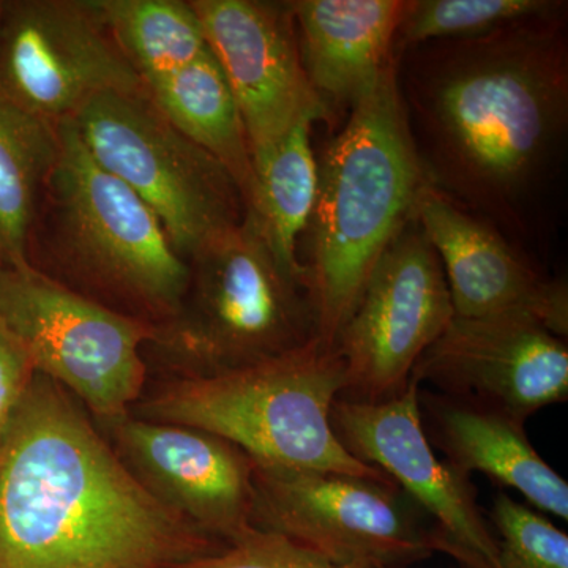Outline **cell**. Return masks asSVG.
Instances as JSON below:
<instances>
[{
	"instance_id": "obj_19",
	"label": "cell",
	"mask_w": 568,
	"mask_h": 568,
	"mask_svg": "<svg viewBox=\"0 0 568 568\" xmlns=\"http://www.w3.org/2000/svg\"><path fill=\"white\" fill-rule=\"evenodd\" d=\"M145 89L183 136L222 164L246 204L253 181L252 151L244 119L211 50Z\"/></svg>"
},
{
	"instance_id": "obj_6",
	"label": "cell",
	"mask_w": 568,
	"mask_h": 568,
	"mask_svg": "<svg viewBox=\"0 0 568 568\" xmlns=\"http://www.w3.org/2000/svg\"><path fill=\"white\" fill-rule=\"evenodd\" d=\"M181 310L148 346L215 375L268 361L317 339L308 284L276 260L246 215L189 261Z\"/></svg>"
},
{
	"instance_id": "obj_22",
	"label": "cell",
	"mask_w": 568,
	"mask_h": 568,
	"mask_svg": "<svg viewBox=\"0 0 568 568\" xmlns=\"http://www.w3.org/2000/svg\"><path fill=\"white\" fill-rule=\"evenodd\" d=\"M122 54L142 82L160 80L209 51L192 2L93 0Z\"/></svg>"
},
{
	"instance_id": "obj_4",
	"label": "cell",
	"mask_w": 568,
	"mask_h": 568,
	"mask_svg": "<svg viewBox=\"0 0 568 568\" xmlns=\"http://www.w3.org/2000/svg\"><path fill=\"white\" fill-rule=\"evenodd\" d=\"M58 126L61 148L33 224L29 263L43 257L59 272L52 278L73 282L71 290L155 327L166 324L189 290V263L155 213L85 151L71 123Z\"/></svg>"
},
{
	"instance_id": "obj_14",
	"label": "cell",
	"mask_w": 568,
	"mask_h": 568,
	"mask_svg": "<svg viewBox=\"0 0 568 568\" xmlns=\"http://www.w3.org/2000/svg\"><path fill=\"white\" fill-rule=\"evenodd\" d=\"M190 2L244 119L250 151L274 144L298 123L331 119L306 77L290 2Z\"/></svg>"
},
{
	"instance_id": "obj_3",
	"label": "cell",
	"mask_w": 568,
	"mask_h": 568,
	"mask_svg": "<svg viewBox=\"0 0 568 568\" xmlns=\"http://www.w3.org/2000/svg\"><path fill=\"white\" fill-rule=\"evenodd\" d=\"M317 163L310 297L317 338L334 347L381 254L416 216L429 185L410 134L395 61L349 108Z\"/></svg>"
},
{
	"instance_id": "obj_5",
	"label": "cell",
	"mask_w": 568,
	"mask_h": 568,
	"mask_svg": "<svg viewBox=\"0 0 568 568\" xmlns=\"http://www.w3.org/2000/svg\"><path fill=\"white\" fill-rule=\"evenodd\" d=\"M345 375L320 338L257 364L171 381L145 403L148 420L201 429L261 466L320 470L395 484L353 457L336 437L332 409Z\"/></svg>"
},
{
	"instance_id": "obj_9",
	"label": "cell",
	"mask_w": 568,
	"mask_h": 568,
	"mask_svg": "<svg viewBox=\"0 0 568 568\" xmlns=\"http://www.w3.org/2000/svg\"><path fill=\"white\" fill-rule=\"evenodd\" d=\"M253 495L254 528L336 568H407L440 552L432 523L395 484L253 463Z\"/></svg>"
},
{
	"instance_id": "obj_17",
	"label": "cell",
	"mask_w": 568,
	"mask_h": 568,
	"mask_svg": "<svg viewBox=\"0 0 568 568\" xmlns=\"http://www.w3.org/2000/svg\"><path fill=\"white\" fill-rule=\"evenodd\" d=\"M418 409L426 439L443 452L447 465L467 477L485 474L567 521L568 484L530 444L526 422L422 387Z\"/></svg>"
},
{
	"instance_id": "obj_26",
	"label": "cell",
	"mask_w": 568,
	"mask_h": 568,
	"mask_svg": "<svg viewBox=\"0 0 568 568\" xmlns=\"http://www.w3.org/2000/svg\"><path fill=\"white\" fill-rule=\"evenodd\" d=\"M33 376L36 369L28 354L6 328L0 327V443Z\"/></svg>"
},
{
	"instance_id": "obj_27",
	"label": "cell",
	"mask_w": 568,
	"mask_h": 568,
	"mask_svg": "<svg viewBox=\"0 0 568 568\" xmlns=\"http://www.w3.org/2000/svg\"><path fill=\"white\" fill-rule=\"evenodd\" d=\"M3 0H0V18H2Z\"/></svg>"
},
{
	"instance_id": "obj_16",
	"label": "cell",
	"mask_w": 568,
	"mask_h": 568,
	"mask_svg": "<svg viewBox=\"0 0 568 568\" xmlns=\"http://www.w3.org/2000/svg\"><path fill=\"white\" fill-rule=\"evenodd\" d=\"M416 219L443 264L455 316L526 315L568 335V287L545 280L495 224L426 186Z\"/></svg>"
},
{
	"instance_id": "obj_12",
	"label": "cell",
	"mask_w": 568,
	"mask_h": 568,
	"mask_svg": "<svg viewBox=\"0 0 568 568\" xmlns=\"http://www.w3.org/2000/svg\"><path fill=\"white\" fill-rule=\"evenodd\" d=\"M420 386L379 403L336 399L332 426L358 462L375 466L395 481L432 521L440 552L465 568H504L495 532L478 507L469 477L436 458L418 409Z\"/></svg>"
},
{
	"instance_id": "obj_1",
	"label": "cell",
	"mask_w": 568,
	"mask_h": 568,
	"mask_svg": "<svg viewBox=\"0 0 568 568\" xmlns=\"http://www.w3.org/2000/svg\"><path fill=\"white\" fill-rule=\"evenodd\" d=\"M396 81L429 186L521 227L566 141V14L398 51Z\"/></svg>"
},
{
	"instance_id": "obj_25",
	"label": "cell",
	"mask_w": 568,
	"mask_h": 568,
	"mask_svg": "<svg viewBox=\"0 0 568 568\" xmlns=\"http://www.w3.org/2000/svg\"><path fill=\"white\" fill-rule=\"evenodd\" d=\"M175 568H336L282 534L253 528L220 551Z\"/></svg>"
},
{
	"instance_id": "obj_20",
	"label": "cell",
	"mask_w": 568,
	"mask_h": 568,
	"mask_svg": "<svg viewBox=\"0 0 568 568\" xmlns=\"http://www.w3.org/2000/svg\"><path fill=\"white\" fill-rule=\"evenodd\" d=\"M312 125L298 123L282 140L252 152L253 181L245 204L246 215L278 263L306 284L308 274L298 260L297 241L308 227L317 196Z\"/></svg>"
},
{
	"instance_id": "obj_7",
	"label": "cell",
	"mask_w": 568,
	"mask_h": 568,
	"mask_svg": "<svg viewBox=\"0 0 568 568\" xmlns=\"http://www.w3.org/2000/svg\"><path fill=\"white\" fill-rule=\"evenodd\" d=\"M65 122L92 159L155 213L186 263L245 219L234 179L164 118L148 89L103 93Z\"/></svg>"
},
{
	"instance_id": "obj_15",
	"label": "cell",
	"mask_w": 568,
	"mask_h": 568,
	"mask_svg": "<svg viewBox=\"0 0 568 568\" xmlns=\"http://www.w3.org/2000/svg\"><path fill=\"white\" fill-rule=\"evenodd\" d=\"M119 457L163 506L223 545L253 526V462L222 437L148 418L114 422Z\"/></svg>"
},
{
	"instance_id": "obj_18",
	"label": "cell",
	"mask_w": 568,
	"mask_h": 568,
	"mask_svg": "<svg viewBox=\"0 0 568 568\" xmlns=\"http://www.w3.org/2000/svg\"><path fill=\"white\" fill-rule=\"evenodd\" d=\"M405 0L290 2L302 63L328 108L353 106L395 61Z\"/></svg>"
},
{
	"instance_id": "obj_11",
	"label": "cell",
	"mask_w": 568,
	"mask_h": 568,
	"mask_svg": "<svg viewBox=\"0 0 568 568\" xmlns=\"http://www.w3.org/2000/svg\"><path fill=\"white\" fill-rule=\"evenodd\" d=\"M0 91L59 125L95 97L145 85L93 0H3Z\"/></svg>"
},
{
	"instance_id": "obj_13",
	"label": "cell",
	"mask_w": 568,
	"mask_h": 568,
	"mask_svg": "<svg viewBox=\"0 0 568 568\" xmlns=\"http://www.w3.org/2000/svg\"><path fill=\"white\" fill-rule=\"evenodd\" d=\"M410 379L526 422L568 398L567 343L526 315L455 316Z\"/></svg>"
},
{
	"instance_id": "obj_10",
	"label": "cell",
	"mask_w": 568,
	"mask_h": 568,
	"mask_svg": "<svg viewBox=\"0 0 568 568\" xmlns=\"http://www.w3.org/2000/svg\"><path fill=\"white\" fill-rule=\"evenodd\" d=\"M454 317L443 264L414 216L381 254L336 336L345 375L338 399L379 403L402 394Z\"/></svg>"
},
{
	"instance_id": "obj_23",
	"label": "cell",
	"mask_w": 568,
	"mask_h": 568,
	"mask_svg": "<svg viewBox=\"0 0 568 568\" xmlns=\"http://www.w3.org/2000/svg\"><path fill=\"white\" fill-rule=\"evenodd\" d=\"M560 0H413L405 3L395 51L433 41L476 40L497 31L566 13Z\"/></svg>"
},
{
	"instance_id": "obj_21",
	"label": "cell",
	"mask_w": 568,
	"mask_h": 568,
	"mask_svg": "<svg viewBox=\"0 0 568 568\" xmlns=\"http://www.w3.org/2000/svg\"><path fill=\"white\" fill-rule=\"evenodd\" d=\"M59 126L21 110L0 91V265L29 263L44 186L58 160Z\"/></svg>"
},
{
	"instance_id": "obj_24",
	"label": "cell",
	"mask_w": 568,
	"mask_h": 568,
	"mask_svg": "<svg viewBox=\"0 0 568 568\" xmlns=\"http://www.w3.org/2000/svg\"><path fill=\"white\" fill-rule=\"evenodd\" d=\"M489 521L504 568H568V536L545 515L499 491Z\"/></svg>"
},
{
	"instance_id": "obj_2",
	"label": "cell",
	"mask_w": 568,
	"mask_h": 568,
	"mask_svg": "<svg viewBox=\"0 0 568 568\" xmlns=\"http://www.w3.org/2000/svg\"><path fill=\"white\" fill-rule=\"evenodd\" d=\"M224 547L149 493L36 373L0 443V568H175Z\"/></svg>"
},
{
	"instance_id": "obj_8",
	"label": "cell",
	"mask_w": 568,
	"mask_h": 568,
	"mask_svg": "<svg viewBox=\"0 0 568 568\" xmlns=\"http://www.w3.org/2000/svg\"><path fill=\"white\" fill-rule=\"evenodd\" d=\"M0 327L41 376L97 416L126 417L145 381L142 349L156 327L71 290L32 264L0 265Z\"/></svg>"
}]
</instances>
